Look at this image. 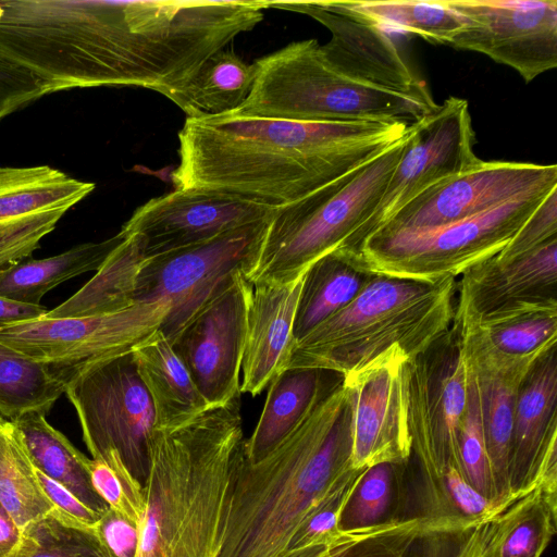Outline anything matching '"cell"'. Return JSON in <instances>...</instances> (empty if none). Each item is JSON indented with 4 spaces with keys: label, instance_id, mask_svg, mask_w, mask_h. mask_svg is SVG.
I'll return each mask as SVG.
<instances>
[{
    "label": "cell",
    "instance_id": "cell-1",
    "mask_svg": "<svg viewBox=\"0 0 557 557\" xmlns=\"http://www.w3.org/2000/svg\"><path fill=\"white\" fill-rule=\"evenodd\" d=\"M384 122H304L233 112L187 117L175 189L214 191L281 208L356 170L405 137Z\"/></svg>",
    "mask_w": 557,
    "mask_h": 557
},
{
    "label": "cell",
    "instance_id": "cell-46",
    "mask_svg": "<svg viewBox=\"0 0 557 557\" xmlns=\"http://www.w3.org/2000/svg\"><path fill=\"white\" fill-rule=\"evenodd\" d=\"M48 309L42 305L20 302L0 296V329L10 324L42 318Z\"/></svg>",
    "mask_w": 557,
    "mask_h": 557
},
{
    "label": "cell",
    "instance_id": "cell-23",
    "mask_svg": "<svg viewBox=\"0 0 557 557\" xmlns=\"http://www.w3.org/2000/svg\"><path fill=\"white\" fill-rule=\"evenodd\" d=\"M556 447L557 346L534 363L517 395L509 458L511 495L534 488L545 456Z\"/></svg>",
    "mask_w": 557,
    "mask_h": 557
},
{
    "label": "cell",
    "instance_id": "cell-6",
    "mask_svg": "<svg viewBox=\"0 0 557 557\" xmlns=\"http://www.w3.org/2000/svg\"><path fill=\"white\" fill-rule=\"evenodd\" d=\"M408 134L361 166L305 198L278 208L270 221L251 284L289 282L344 246L371 218L404 152Z\"/></svg>",
    "mask_w": 557,
    "mask_h": 557
},
{
    "label": "cell",
    "instance_id": "cell-2",
    "mask_svg": "<svg viewBox=\"0 0 557 557\" xmlns=\"http://www.w3.org/2000/svg\"><path fill=\"white\" fill-rule=\"evenodd\" d=\"M357 470L342 380L265 458L250 463L242 455L216 557H283L306 518Z\"/></svg>",
    "mask_w": 557,
    "mask_h": 557
},
{
    "label": "cell",
    "instance_id": "cell-42",
    "mask_svg": "<svg viewBox=\"0 0 557 557\" xmlns=\"http://www.w3.org/2000/svg\"><path fill=\"white\" fill-rule=\"evenodd\" d=\"M88 471L94 490L108 507L139 528L145 512L143 487L126 481L99 459H89Z\"/></svg>",
    "mask_w": 557,
    "mask_h": 557
},
{
    "label": "cell",
    "instance_id": "cell-34",
    "mask_svg": "<svg viewBox=\"0 0 557 557\" xmlns=\"http://www.w3.org/2000/svg\"><path fill=\"white\" fill-rule=\"evenodd\" d=\"M0 507L20 530L53 509L10 421L0 428Z\"/></svg>",
    "mask_w": 557,
    "mask_h": 557
},
{
    "label": "cell",
    "instance_id": "cell-15",
    "mask_svg": "<svg viewBox=\"0 0 557 557\" xmlns=\"http://www.w3.org/2000/svg\"><path fill=\"white\" fill-rule=\"evenodd\" d=\"M556 186V164L482 160L473 169L420 193L379 230L436 227L478 215L522 195Z\"/></svg>",
    "mask_w": 557,
    "mask_h": 557
},
{
    "label": "cell",
    "instance_id": "cell-38",
    "mask_svg": "<svg viewBox=\"0 0 557 557\" xmlns=\"http://www.w3.org/2000/svg\"><path fill=\"white\" fill-rule=\"evenodd\" d=\"M7 557H108L94 531L71 528L51 516L21 530Z\"/></svg>",
    "mask_w": 557,
    "mask_h": 557
},
{
    "label": "cell",
    "instance_id": "cell-35",
    "mask_svg": "<svg viewBox=\"0 0 557 557\" xmlns=\"http://www.w3.org/2000/svg\"><path fill=\"white\" fill-rule=\"evenodd\" d=\"M65 393L49 367L0 342V414L10 421L30 411L45 416Z\"/></svg>",
    "mask_w": 557,
    "mask_h": 557
},
{
    "label": "cell",
    "instance_id": "cell-36",
    "mask_svg": "<svg viewBox=\"0 0 557 557\" xmlns=\"http://www.w3.org/2000/svg\"><path fill=\"white\" fill-rule=\"evenodd\" d=\"M387 32L419 36L428 41L448 45L462 29L465 21L446 0L347 1Z\"/></svg>",
    "mask_w": 557,
    "mask_h": 557
},
{
    "label": "cell",
    "instance_id": "cell-13",
    "mask_svg": "<svg viewBox=\"0 0 557 557\" xmlns=\"http://www.w3.org/2000/svg\"><path fill=\"white\" fill-rule=\"evenodd\" d=\"M475 134L469 103L449 97L410 126L404 152L371 218L342 247L356 249L401 207L426 188L473 169L482 162L474 153Z\"/></svg>",
    "mask_w": 557,
    "mask_h": 557
},
{
    "label": "cell",
    "instance_id": "cell-32",
    "mask_svg": "<svg viewBox=\"0 0 557 557\" xmlns=\"http://www.w3.org/2000/svg\"><path fill=\"white\" fill-rule=\"evenodd\" d=\"M476 318L490 344L506 356L540 357L557 346V298L520 301Z\"/></svg>",
    "mask_w": 557,
    "mask_h": 557
},
{
    "label": "cell",
    "instance_id": "cell-21",
    "mask_svg": "<svg viewBox=\"0 0 557 557\" xmlns=\"http://www.w3.org/2000/svg\"><path fill=\"white\" fill-rule=\"evenodd\" d=\"M95 189L49 165L0 166V270L26 260L63 214Z\"/></svg>",
    "mask_w": 557,
    "mask_h": 557
},
{
    "label": "cell",
    "instance_id": "cell-8",
    "mask_svg": "<svg viewBox=\"0 0 557 557\" xmlns=\"http://www.w3.org/2000/svg\"><path fill=\"white\" fill-rule=\"evenodd\" d=\"M467 374L453 324L409 362V460H413L410 515L433 516L449 472L456 469L463 473L458 432L467 400Z\"/></svg>",
    "mask_w": 557,
    "mask_h": 557
},
{
    "label": "cell",
    "instance_id": "cell-26",
    "mask_svg": "<svg viewBox=\"0 0 557 557\" xmlns=\"http://www.w3.org/2000/svg\"><path fill=\"white\" fill-rule=\"evenodd\" d=\"M133 355L152 401L156 429L183 425L210 408L160 330L134 348Z\"/></svg>",
    "mask_w": 557,
    "mask_h": 557
},
{
    "label": "cell",
    "instance_id": "cell-9",
    "mask_svg": "<svg viewBox=\"0 0 557 557\" xmlns=\"http://www.w3.org/2000/svg\"><path fill=\"white\" fill-rule=\"evenodd\" d=\"M65 394L92 459L127 470L143 486L156 421L133 350L82 369L66 383Z\"/></svg>",
    "mask_w": 557,
    "mask_h": 557
},
{
    "label": "cell",
    "instance_id": "cell-7",
    "mask_svg": "<svg viewBox=\"0 0 557 557\" xmlns=\"http://www.w3.org/2000/svg\"><path fill=\"white\" fill-rule=\"evenodd\" d=\"M553 188L436 227L377 230L354 250L336 249L356 268L374 275L426 282L457 277L497 255Z\"/></svg>",
    "mask_w": 557,
    "mask_h": 557
},
{
    "label": "cell",
    "instance_id": "cell-40",
    "mask_svg": "<svg viewBox=\"0 0 557 557\" xmlns=\"http://www.w3.org/2000/svg\"><path fill=\"white\" fill-rule=\"evenodd\" d=\"M366 469L357 470L306 518L294 534L288 550L336 543L342 534L338 529L341 512L355 483Z\"/></svg>",
    "mask_w": 557,
    "mask_h": 557
},
{
    "label": "cell",
    "instance_id": "cell-19",
    "mask_svg": "<svg viewBox=\"0 0 557 557\" xmlns=\"http://www.w3.org/2000/svg\"><path fill=\"white\" fill-rule=\"evenodd\" d=\"M268 9L308 15L325 26L332 37L321 46L326 61L358 82L399 92L422 91L419 78L388 32L347 1H267Z\"/></svg>",
    "mask_w": 557,
    "mask_h": 557
},
{
    "label": "cell",
    "instance_id": "cell-4",
    "mask_svg": "<svg viewBox=\"0 0 557 557\" xmlns=\"http://www.w3.org/2000/svg\"><path fill=\"white\" fill-rule=\"evenodd\" d=\"M457 286L454 276L426 282L374 275L351 302L295 343L287 369L346 377L393 351L413 360L450 329Z\"/></svg>",
    "mask_w": 557,
    "mask_h": 557
},
{
    "label": "cell",
    "instance_id": "cell-39",
    "mask_svg": "<svg viewBox=\"0 0 557 557\" xmlns=\"http://www.w3.org/2000/svg\"><path fill=\"white\" fill-rule=\"evenodd\" d=\"M467 370V400L458 432L462 471L467 481L475 491L492 503L500 504L496 499L485 446L475 377L468 364Z\"/></svg>",
    "mask_w": 557,
    "mask_h": 557
},
{
    "label": "cell",
    "instance_id": "cell-45",
    "mask_svg": "<svg viewBox=\"0 0 557 557\" xmlns=\"http://www.w3.org/2000/svg\"><path fill=\"white\" fill-rule=\"evenodd\" d=\"M92 531L108 557H137L139 528L125 516L108 508Z\"/></svg>",
    "mask_w": 557,
    "mask_h": 557
},
{
    "label": "cell",
    "instance_id": "cell-10",
    "mask_svg": "<svg viewBox=\"0 0 557 557\" xmlns=\"http://www.w3.org/2000/svg\"><path fill=\"white\" fill-rule=\"evenodd\" d=\"M272 218L145 260L137 277L135 299L136 302H169V312L159 330L170 344L237 274L247 278Z\"/></svg>",
    "mask_w": 557,
    "mask_h": 557
},
{
    "label": "cell",
    "instance_id": "cell-28",
    "mask_svg": "<svg viewBox=\"0 0 557 557\" xmlns=\"http://www.w3.org/2000/svg\"><path fill=\"white\" fill-rule=\"evenodd\" d=\"M120 244L110 252L96 274L72 297L46 318H74L113 313L136 304L139 271L147 259L137 239L120 231Z\"/></svg>",
    "mask_w": 557,
    "mask_h": 557
},
{
    "label": "cell",
    "instance_id": "cell-27",
    "mask_svg": "<svg viewBox=\"0 0 557 557\" xmlns=\"http://www.w3.org/2000/svg\"><path fill=\"white\" fill-rule=\"evenodd\" d=\"M256 72L253 63H246L233 51L220 50L162 95L187 117L216 116L235 111L244 102Z\"/></svg>",
    "mask_w": 557,
    "mask_h": 557
},
{
    "label": "cell",
    "instance_id": "cell-49",
    "mask_svg": "<svg viewBox=\"0 0 557 557\" xmlns=\"http://www.w3.org/2000/svg\"><path fill=\"white\" fill-rule=\"evenodd\" d=\"M7 420L3 419V417L0 414V428L2 426V424L5 422Z\"/></svg>",
    "mask_w": 557,
    "mask_h": 557
},
{
    "label": "cell",
    "instance_id": "cell-16",
    "mask_svg": "<svg viewBox=\"0 0 557 557\" xmlns=\"http://www.w3.org/2000/svg\"><path fill=\"white\" fill-rule=\"evenodd\" d=\"M453 325L472 370L496 499L511 496L509 458L517 395L524 377L543 356L512 358L496 350L482 332L467 296L457 287Z\"/></svg>",
    "mask_w": 557,
    "mask_h": 557
},
{
    "label": "cell",
    "instance_id": "cell-18",
    "mask_svg": "<svg viewBox=\"0 0 557 557\" xmlns=\"http://www.w3.org/2000/svg\"><path fill=\"white\" fill-rule=\"evenodd\" d=\"M409 359L400 351L384 355L343 377L351 398V467L407 462L409 430Z\"/></svg>",
    "mask_w": 557,
    "mask_h": 557
},
{
    "label": "cell",
    "instance_id": "cell-20",
    "mask_svg": "<svg viewBox=\"0 0 557 557\" xmlns=\"http://www.w3.org/2000/svg\"><path fill=\"white\" fill-rule=\"evenodd\" d=\"M277 210L227 194L175 189L138 207L121 231L149 258L272 218Z\"/></svg>",
    "mask_w": 557,
    "mask_h": 557
},
{
    "label": "cell",
    "instance_id": "cell-41",
    "mask_svg": "<svg viewBox=\"0 0 557 557\" xmlns=\"http://www.w3.org/2000/svg\"><path fill=\"white\" fill-rule=\"evenodd\" d=\"M557 238V187L553 188L509 243L494 256L497 263H509Z\"/></svg>",
    "mask_w": 557,
    "mask_h": 557
},
{
    "label": "cell",
    "instance_id": "cell-22",
    "mask_svg": "<svg viewBox=\"0 0 557 557\" xmlns=\"http://www.w3.org/2000/svg\"><path fill=\"white\" fill-rule=\"evenodd\" d=\"M305 274L284 283L251 284L242 360L240 392L260 394L287 369Z\"/></svg>",
    "mask_w": 557,
    "mask_h": 557
},
{
    "label": "cell",
    "instance_id": "cell-48",
    "mask_svg": "<svg viewBox=\"0 0 557 557\" xmlns=\"http://www.w3.org/2000/svg\"><path fill=\"white\" fill-rule=\"evenodd\" d=\"M283 557H337L334 545H317L288 550Z\"/></svg>",
    "mask_w": 557,
    "mask_h": 557
},
{
    "label": "cell",
    "instance_id": "cell-17",
    "mask_svg": "<svg viewBox=\"0 0 557 557\" xmlns=\"http://www.w3.org/2000/svg\"><path fill=\"white\" fill-rule=\"evenodd\" d=\"M251 287L237 274L171 343L210 407L242 394L239 373Z\"/></svg>",
    "mask_w": 557,
    "mask_h": 557
},
{
    "label": "cell",
    "instance_id": "cell-5",
    "mask_svg": "<svg viewBox=\"0 0 557 557\" xmlns=\"http://www.w3.org/2000/svg\"><path fill=\"white\" fill-rule=\"evenodd\" d=\"M256 77L233 113L304 122H384L408 126L437 108L430 89L399 92L335 70L315 39L288 44L253 62Z\"/></svg>",
    "mask_w": 557,
    "mask_h": 557
},
{
    "label": "cell",
    "instance_id": "cell-47",
    "mask_svg": "<svg viewBox=\"0 0 557 557\" xmlns=\"http://www.w3.org/2000/svg\"><path fill=\"white\" fill-rule=\"evenodd\" d=\"M21 530L0 507V557H7L16 544Z\"/></svg>",
    "mask_w": 557,
    "mask_h": 557
},
{
    "label": "cell",
    "instance_id": "cell-25",
    "mask_svg": "<svg viewBox=\"0 0 557 557\" xmlns=\"http://www.w3.org/2000/svg\"><path fill=\"white\" fill-rule=\"evenodd\" d=\"M338 373L288 368L269 385L257 425L243 447L244 459L256 463L277 448L341 381Z\"/></svg>",
    "mask_w": 557,
    "mask_h": 557
},
{
    "label": "cell",
    "instance_id": "cell-43",
    "mask_svg": "<svg viewBox=\"0 0 557 557\" xmlns=\"http://www.w3.org/2000/svg\"><path fill=\"white\" fill-rule=\"evenodd\" d=\"M54 92L32 71L0 57V121L28 103Z\"/></svg>",
    "mask_w": 557,
    "mask_h": 557
},
{
    "label": "cell",
    "instance_id": "cell-3",
    "mask_svg": "<svg viewBox=\"0 0 557 557\" xmlns=\"http://www.w3.org/2000/svg\"><path fill=\"white\" fill-rule=\"evenodd\" d=\"M244 442L240 396L154 429L137 557L218 556Z\"/></svg>",
    "mask_w": 557,
    "mask_h": 557
},
{
    "label": "cell",
    "instance_id": "cell-37",
    "mask_svg": "<svg viewBox=\"0 0 557 557\" xmlns=\"http://www.w3.org/2000/svg\"><path fill=\"white\" fill-rule=\"evenodd\" d=\"M557 532V484L537 482L504 539L499 557H542Z\"/></svg>",
    "mask_w": 557,
    "mask_h": 557
},
{
    "label": "cell",
    "instance_id": "cell-12",
    "mask_svg": "<svg viewBox=\"0 0 557 557\" xmlns=\"http://www.w3.org/2000/svg\"><path fill=\"white\" fill-rule=\"evenodd\" d=\"M531 491L511 495L481 517L408 516L342 532L336 554L337 557H499L500 545Z\"/></svg>",
    "mask_w": 557,
    "mask_h": 557
},
{
    "label": "cell",
    "instance_id": "cell-14",
    "mask_svg": "<svg viewBox=\"0 0 557 557\" xmlns=\"http://www.w3.org/2000/svg\"><path fill=\"white\" fill-rule=\"evenodd\" d=\"M463 18L449 41L516 70L525 83L557 66L556 0H446Z\"/></svg>",
    "mask_w": 557,
    "mask_h": 557
},
{
    "label": "cell",
    "instance_id": "cell-30",
    "mask_svg": "<svg viewBox=\"0 0 557 557\" xmlns=\"http://www.w3.org/2000/svg\"><path fill=\"white\" fill-rule=\"evenodd\" d=\"M122 238L119 232L99 243L81 244L53 257L26 259L0 270V296L40 305L44 295L57 285L85 272L97 271Z\"/></svg>",
    "mask_w": 557,
    "mask_h": 557
},
{
    "label": "cell",
    "instance_id": "cell-33",
    "mask_svg": "<svg viewBox=\"0 0 557 557\" xmlns=\"http://www.w3.org/2000/svg\"><path fill=\"white\" fill-rule=\"evenodd\" d=\"M408 462H382L360 474L341 512V532L372 528L407 517Z\"/></svg>",
    "mask_w": 557,
    "mask_h": 557
},
{
    "label": "cell",
    "instance_id": "cell-44",
    "mask_svg": "<svg viewBox=\"0 0 557 557\" xmlns=\"http://www.w3.org/2000/svg\"><path fill=\"white\" fill-rule=\"evenodd\" d=\"M39 483L53 509L49 516L64 525L92 531L102 513L86 506L66 487L36 469Z\"/></svg>",
    "mask_w": 557,
    "mask_h": 557
},
{
    "label": "cell",
    "instance_id": "cell-31",
    "mask_svg": "<svg viewBox=\"0 0 557 557\" xmlns=\"http://www.w3.org/2000/svg\"><path fill=\"white\" fill-rule=\"evenodd\" d=\"M373 276L356 268L337 249L311 264L298 298L294 322L295 343L351 302Z\"/></svg>",
    "mask_w": 557,
    "mask_h": 557
},
{
    "label": "cell",
    "instance_id": "cell-29",
    "mask_svg": "<svg viewBox=\"0 0 557 557\" xmlns=\"http://www.w3.org/2000/svg\"><path fill=\"white\" fill-rule=\"evenodd\" d=\"M10 422L37 470L66 487L91 509L103 513L109 508L92 487L89 458L51 426L44 413L30 411Z\"/></svg>",
    "mask_w": 557,
    "mask_h": 557
},
{
    "label": "cell",
    "instance_id": "cell-24",
    "mask_svg": "<svg viewBox=\"0 0 557 557\" xmlns=\"http://www.w3.org/2000/svg\"><path fill=\"white\" fill-rule=\"evenodd\" d=\"M461 275L458 288L479 317L520 301L556 298L557 238L509 263L492 257Z\"/></svg>",
    "mask_w": 557,
    "mask_h": 557
},
{
    "label": "cell",
    "instance_id": "cell-11",
    "mask_svg": "<svg viewBox=\"0 0 557 557\" xmlns=\"http://www.w3.org/2000/svg\"><path fill=\"white\" fill-rule=\"evenodd\" d=\"M169 309L158 300L90 317H42L1 327L0 342L46 363L66 385L82 369L132 351L160 329Z\"/></svg>",
    "mask_w": 557,
    "mask_h": 557
}]
</instances>
